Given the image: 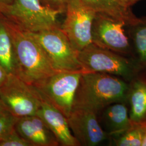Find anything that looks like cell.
<instances>
[{"mask_svg": "<svg viewBox=\"0 0 146 146\" xmlns=\"http://www.w3.org/2000/svg\"><path fill=\"white\" fill-rule=\"evenodd\" d=\"M129 82L106 73L83 72L76 90L73 108L92 110L98 115L109 105L127 102Z\"/></svg>", "mask_w": 146, "mask_h": 146, "instance_id": "cell-1", "label": "cell"}, {"mask_svg": "<svg viewBox=\"0 0 146 146\" xmlns=\"http://www.w3.org/2000/svg\"><path fill=\"white\" fill-rule=\"evenodd\" d=\"M2 16L14 43L16 75L34 85L56 73L47 54L31 33Z\"/></svg>", "mask_w": 146, "mask_h": 146, "instance_id": "cell-2", "label": "cell"}, {"mask_svg": "<svg viewBox=\"0 0 146 146\" xmlns=\"http://www.w3.org/2000/svg\"><path fill=\"white\" fill-rule=\"evenodd\" d=\"M84 72L106 73L129 82L141 72L131 58L92 43L78 53Z\"/></svg>", "mask_w": 146, "mask_h": 146, "instance_id": "cell-3", "label": "cell"}, {"mask_svg": "<svg viewBox=\"0 0 146 146\" xmlns=\"http://www.w3.org/2000/svg\"><path fill=\"white\" fill-rule=\"evenodd\" d=\"M0 13L23 29L37 32L60 26L58 16L62 14L43 5L40 0H14L0 5Z\"/></svg>", "mask_w": 146, "mask_h": 146, "instance_id": "cell-4", "label": "cell"}, {"mask_svg": "<svg viewBox=\"0 0 146 146\" xmlns=\"http://www.w3.org/2000/svg\"><path fill=\"white\" fill-rule=\"evenodd\" d=\"M47 54L56 72H83L78 53L61 26L30 32Z\"/></svg>", "mask_w": 146, "mask_h": 146, "instance_id": "cell-5", "label": "cell"}, {"mask_svg": "<svg viewBox=\"0 0 146 146\" xmlns=\"http://www.w3.org/2000/svg\"><path fill=\"white\" fill-rule=\"evenodd\" d=\"M82 72H56L33 85L43 99L68 118L72 110L75 94Z\"/></svg>", "mask_w": 146, "mask_h": 146, "instance_id": "cell-6", "label": "cell"}, {"mask_svg": "<svg viewBox=\"0 0 146 146\" xmlns=\"http://www.w3.org/2000/svg\"><path fill=\"white\" fill-rule=\"evenodd\" d=\"M0 100L7 110L19 118L36 115L41 103L36 89L14 74H9L0 87Z\"/></svg>", "mask_w": 146, "mask_h": 146, "instance_id": "cell-7", "label": "cell"}, {"mask_svg": "<svg viewBox=\"0 0 146 146\" xmlns=\"http://www.w3.org/2000/svg\"><path fill=\"white\" fill-rule=\"evenodd\" d=\"M65 13L61 28L79 52L92 43V26L96 13L83 0H68Z\"/></svg>", "mask_w": 146, "mask_h": 146, "instance_id": "cell-8", "label": "cell"}, {"mask_svg": "<svg viewBox=\"0 0 146 146\" xmlns=\"http://www.w3.org/2000/svg\"><path fill=\"white\" fill-rule=\"evenodd\" d=\"M126 25L124 21L96 13L92 26V43L102 48L131 58V43L125 29Z\"/></svg>", "mask_w": 146, "mask_h": 146, "instance_id": "cell-9", "label": "cell"}, {"mask_svg": "<svg viewBox=\"0 0 146 146\" xmlns=\"http://www.w3.org/2000/svg\"><path fill=\"white\" fill-rule=\"evenodd\" d=\"M67 120L80 146H97L110 139L100 125L99 115L92 110L74 108Z\"/></svg>", "mask_w": 146, "mask_h": 146, "instance_id": "cell-10", "label": "cell"}, {"mask_svg": "<svg viewBox=\"0 0 146 146\" xmlns=\"http://www.w3.org/2000/svg\"><path fill=\"white\" fill-rule=\"evenodd\" d=\"M36 115L39 116L52 131L60 146H80L71 132L67 118L42 96L41 106Z\"/></svg>", "mask_w": 146, "mask_h": 146, "instance_id": "cell-11", "label": "cell"}, {"mask_svg": "<svg viewBox=\"0 0 146 146\" xmlns=\"http://www.w3.org/2000/svg\"><path fill=\"white\" fill-rule=\"evenodd\" d=\"M15 129L32 146H60L52 131L37 115L19 117Z\"/></svg>", "mask_w": 146, "mask_h": 146, "instance_id": "cell-12", "label": "cell"}, {"mask_svg": "<svg viewBox=\"0 0 146 146\" xmlns=\"http://www.w3.org/2000/svg\"><path fill=\"white\" fill-rule=\"evenodd\" d=\"M128 102H116L110 104L99 114V120L104 131L111 137L120 135L134 125L129 115Z\"/></svg>", "mask_w": 146, "mask_h": 146, "instance_id": "cell-13", "label": "cell"}, {"mask_svg": "<svg viewBox=\"0 0 146 146\" xmlns=\"http://www.w3.org/2000/svg\"><path fill=\"white\" fill-rule=\"evenodd\" d=\"M127 102L129 115L134 123L146 122V72L138 74L129 82Z\"/></svg>", "mask_w": 146, "mask_h": 146, "instance_id": "cell-14", "label": "cell"}, {"mask_svg": "<svg viewBox=\"0 0 146 146\" xmlns=\"http://www.w3.org/2000/svg\"><path fill=\"white\" fill-rule=\"evenodd\" d=\"M127 28L131 48V58L139 70L146 72V17H137Z\"/></svg>", "mask_w": 146, "mask_h": 146, "instance_id": "cell-15", "label": "cell"}, {"mask_svg": "<svg viewBox=\"0 0 146 146\" xmlns=\"http://www.w3.org/2000/svg\"><path fill=\"white\" fill-rule=\"evenodd\" d=\"M84 2L95 11L100 13L124 21L126 26L135 21L136 17L131 8H125L118 0H83Z\"/></svg>", "mask_w": 146, "mask_h": 146, "instance_id": "cell-16", "label": "cell"}, {"mask_svg": "<svg viewBox=\"0 0 146 146\" xmlns=\"http://www.w3.org/2000/svg\"><path fill=\"white\" fill-rule=\"evenodd\" d=\"M0 66L8 74L16 75L15 50L10 32L0 14Z\"/></svg>", "mask_w": 146, "mask_h": 146, "instance_id": "cell-17", "label": "cell"}, {"mask_svg": "<svg viewBox=\"0 0 146 146\" xmlns=\"http://www.w3.org/2000/svg\"><path fill=\"white\" fill-rule=\"evenodd\" d=\"M143 133V123H134L131 129L124 133L111 139L114 146H142Z\"/></svg>", "mask_w": 146, "mask_h": 146, "instance_id": "cell-18", "label": "cell"}, {"mask_svg": "<svg viewBox=\"0 0 146 146\" xmlns=\"http://www.w3.org/2000/svg\"><path fill=\"white\" fill-rule=\"evenodd\" d=\"M18 119L8 111L0 115V141L15 128Z\"/></svg>", "mask_w": 146, "mask_h": 146, "instance_id": "cell-19", "label": "cell"}, {"mask_svg": "<svg viewBox=\"0 0 146 146\" xmlns=\"http://www.w3.org/2000/svg\"><path fill=\"white\" fill-rule=\"evenodd\" d=\"M0 146H32L14 128L5 137L0 141Z\"/></svg>", "mask_w": 146, "mask_h": 146, "instance_id": "cell-20", "label": "cell"}, {"mask_svg": "<svg viewBox=\"0 0 146 146\" xmlns=\"http://www.w3.org/2000/svg\"><path fill=\"white\" fill-rule=\"evenodd\" d=\"M40 1L43 5L62 14L65 13L68 0H40Z\"/></svg>", "mask_w": 146, "mask_h": 146, "instance_id": "cell-21", "label": "cell"}, {"mask_svg": "<svg viewBox=\"0 0 146 146\" xmlns=\"http://www.w3.org/2000/svg\"><path fill=\"white\" fill-rule=\"evenodd\" d=\"M9 74L0 66V87L5 82Z\"/></svg>", "mask_w": 146, "mask_h": 146, "instance_id": "cell-22", "label": "cell"}, {"mask_svg": "<svg viewBox=\"0 0 146 146\" xmlns=\"http://www.w3.org/2000/svg\"><path fill=\"white\" fill-rule=\"evenodd\" d=\"M120 3L125 8H131L132 5H135L140 0H118Z\"/></svg>", "mask_w": 146, "mask_h": 146, "instance_id": "cell-23", "label": "cell"}, {"mask_svg": "<svg viewBox=\"0 0 146 146\" xmlns=\"http://www.w3.org/2000/svg\"><path fill=\"white\" fill-rule=\"evenodd\" d=\"M143 133L142 146H146V122L143 123Z\"/></svg>", "mask_w": 146, "mask_h": 146, "instance_id": "cell-24", "label": "cell"}, {"mask_svg": "<svg viewBox=\"0 0 146 146\" xmlns=\"http://www.w3.org/2000/svg\"><path fill=\"white\" fill-rule=\"evenodd\" d=\"M7 111H8L5 109V106L2 104L1 100H0V115L3 114Z\"/></svg>", "mask_w": 146, "mask_h": 146, "instance_id": "cell-25", "label": "cell"}, {"mask_svg": "<svg viewBox=\"0 0 146 146\" xmlns=\"http://www.w3.org/2000/svg\"><path fill=\"white\" fill-rule=\"evenodd\" d=\"M14 1V0H0V5H10Z\"/></svg>", "mask_w": 146, "mask_h": 146, "instance_id": "cell-26", "label": "cell"}]
</instances>
